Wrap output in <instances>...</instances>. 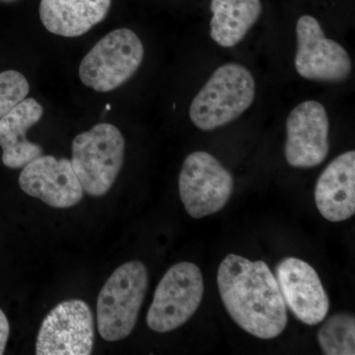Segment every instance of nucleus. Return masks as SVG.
Listing matches in <instances>:
<instances>
[{"label":"nucleus","mask_w":355,"mask_h":355,"mask_svg":"<svg viewBox=\"0 0 355 355\" xmlns=\"http://www.w3.org/2000/svg\"><path fill=\"white\" fill-rule=\"evenodd\" d=\"M217 286L229 315L250 335L272 340L286 330V305L265 261L227 254L219 266Z\"/></svg>","instance_id":"f257e3e1"},{"label":"nucleus","mask_w":355,"mask_h":355,"mask_svg":"<svg viewBox=\"0 0 355 355\" xmlns=\"http://www.w3.org/2000/svg\"><path fill=\"white\" fill-rule=\"evenodd\" d=\"M254 97L256 81L249 69L238 64L221 65L193 98L191 120L205 132L216 130L239 118Z\"/></svg>","instance_id":"f03ea898"},{"label":"nucleus","mask_w":355,"mask_h":355,"mask_svg":"<svg viewBox=\"0 0 355 355\" xmlns=\"http://www.w3.org/2000/svg\"><path fill=\"white\" fill-rule=\"evenodd\" d=\"M148 286L146 265L132 261L119 266L104 284L97 300V324L107 342H119L132 334Z\"/></svg>","instance_id":"7ed1b4c3"},{"label":"nucleus","mask_w":355,"mask_h":355,"mask_svg":"<svg viewBox=\"0 0 355 355\" xmlns=\"http://www.w3.org/2000/svg\"><path fill=\"white\" fill-rule=\"evenodd\" d=\"M125 141L121 130L101 123L72 141L71 164L83 191L92 197L106 195L123 167Z\"/></svg>","instance_id":"20e7f679"},{"label":"nucleus","mask_w":355,"mask_h":355,"mask_svg":"<svg viewBox=\"0 0 355 355\" xmlns=\"http://www.w3.org/2000/svg\"><path fill=\"white\" fill-rule=\"evenodd\" d=\"M144 58V44L135 32L127 28L114 30L84 57L79 78L97 92H110L132 78Z\"/></svg>","instance_id":"39448f33"},{"label":"nucleus","mask_w":355,"mask_h":355,"mask_svg":"<svg viewBox=\"0 0 355 355\" xmlns=\"http://www.w3.org/2000/svg\"><path fill=\"white\" fill-rule=\"evenodd\" d=\"M203 291L202 275L197 265L183 261L171 266L154 293L146 317L149 328L164 334L183 326L197 312Z\"/></svg>","instance_id":"423d86ee"},{"label":"nucleus","mask_w":355,"mask_h":355,"mask_svg":"<svg viewBox=\"0 0 355 355\" xmlns=\"http://www.w3.org/2000/svg\"><path fill=\"white\" fill-rule=\"evenodd\" d=\"M234 180L211 154L196 151L187 156L179 176V193L184 209L193 218L220 211L230 200Z\"/></svg>","instance_id":"0eeeda50"},{"label":"nucleus","mask_w":355,"mask_h":355,"mask_svg":"<svg viewBox=\"0 0 355 355\" xmlns=\"http://www.w3.org/2000/svg\"><path fill=\"white\" fill-rule=\"evenodd\" d=\"M94 336L90 307L80 299L64 301L44 318L37 338L36 354H91Z\"/></svg>","instance_id":"6e6552de"},{"label":"nucleus","mask_w":355,"mask_h":355,"mask_svg":"<svg viewBox=\"0 0 355 355\" xmlns=\"http://www.w3.org/2000/svg\"><path fill=\"white\" fill-rule=\"evenodd\" d=\"M294 64L297 73L309 80L340 83L352 73V60L345 49L324 36L316 18L303 15L296 23Z\"/></svg>","instance_id":"1a4fd4ad"},{"label":"nucleus","mask_w":355,"mask_h":355,"mask_svg":"<svg viewBox=\"0 0 355 355\" xmlns=\"http://www.w3.org/2000/svg\"><path fill=\"white\" fill-rule=\"evenodd\" d=\"M330 121L326 108L317 101H305L292 110L286 121L284 155L295 168H313L323 163L330 150Z\"/></svg>","instance_id":"9d476101"},{"label":"nucleus","mask_w":355,"mask_h":355,"mask_svg":"<svg viewBox=\"0 0 355 355\" xmlns=\"http://www.w3.org/2000/svg\"><path fill=\"white\" fill-rule=\"evenodd\" d=\"M275 272L282 298L292 314L308 326L322 323L330 310V300L315 268L291 257L280 261Z\"/></svg>","instance_id":"9b49d317"},{"label":"nucleus","mask_w":355,"mask_h":355,"mask_svg":"<svg viewBox=\"0 0 355 355\" xmlns=\"http://www.w3.org/2000/svg\"><path fill=\"white\" fill-rule=\"evenodd\" d=\"M19 186L30 197L55 209H69L80 202L83 189L71 161L41 155L23 167Z\"/></svg>","instance_id":"f8f14e48"},{"label":"nucleus","mask_w":355,"mask_h":355,"mask_svg":"<svg viewBox=\"0 0 355 355\" xmlns=\"http://www.w3.org/2000/svg\"><path fill=\"white\" fill-rule=\"evenodd\" d=\"M315 202L324 219L347 220L355 214V153L338 155L318 179Z\"/></svg>","instance_id":"ddd939ff"},{"label":"nucleus","mask_w":355,"mask_h":355,"mask_svg":"<svg viewBox=\"0 0 355 355\" xmlns=\"http://www.w3.org/2000/svg\"><path fill=\"white\" fill-rule=\"evenodd\" d=\"M44 109L34 98H26L0 119L2 162L19 169L43 154V148L27 139V132L43 116Z\"/></svg>","instance_id":"4468645a"},{"label":"nucleus","mask_w":355,"mask_h":355,"mask_svg":"<svg viewBox=\"0 0 355 355\" xmlns=\"http://www.w3.org/2000/svg\"><path fill=\"white\" fill-rule=\"evenodd\" d=\"M111 3L112 0H41L40 18L51 34L76 38L102 22Z\"/></svg>","instance_id":"2eb2a0df"},{"label":"nucleus","mask_w":355,"mask_h":355,"mask_svg":"<svg viewBox=\"0 0 355 355\" xmlns=\"http://www.w3.org/2000/svg\"><path fill=\"white\" fill-rule=\"evenodd\" d=\"M210 36L223 48L240 43L260 17L261 0H211Z\"/></svg>","instance_id":"dca6fc26"},{"label":"nucleus","mask_w":355,"mask_h":355,"mask_svg":"<svg viewBox=\"0 0 355 355\" xmlns=\"http://www.w3.org/2000/svg\"><path fill=\"white\" fill-rule=\"evenodd\" d=\"M318 342L326 355L355 354V320L349 313L329 318L318 331Z\"/></svg>","instance_id":"f3484780"},{"label":"nucleus","mask_w":355,"mask_h":355,"mask_svg":"<svg viewBox=\"0 0 355 355\" xmlns=\"http://www.w3.org/2000/svg\"><path fill=\"white\" fill-rule=\"evenodd\" d=\"M29 92V83L19 71L0 72V119L26 99Z\"/></svg>","instance_id":"a211bd4d"},{"label":"nucleus","mask_w":355,"mask_h":355,"mask_svg":"<svg viewBox=\"0 0 355 355\" xmlns=\"http://www.w3.org/2000/svg\"><path fill=\"white\" fill-rule=\"evenodd\" d=\"M10 327H9L8 319L3 311L0 309V355L4 354L7 342H8Z\"/></svg>","instance_id":"6ab92c4d"},{"label":"nucleus","mask_w":355,"mask_h":355,"mask_svg":"<svg viewBox=\"0 0 355 355\" xmlns=\"http://www.w3.org/2000/svg\"><path fill=\"white\" fill-rule=\"evenodd\" d=\"M106 109H107V110H110V109H111V107H110V106H109V104H108V105H107Z\"/></svg>","instance_id":"aec40b11"}]
</instances>
